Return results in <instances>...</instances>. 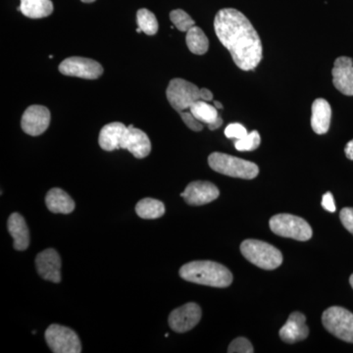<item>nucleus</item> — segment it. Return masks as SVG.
<instances>
[{
    "instance_id": "obj_37",
    "label": "nucleus",
    "mask_w": 353,
    "mask_h": 353,
    "mask_svg": "<svg viewBox=\"0 0 353 353\" xmlns=\"http://www.w3.org/2000/svg\"><path fill=\"white\" fill-rule=\"evenodd\" d=\"M82 2H85V3H92V2H94L95 0H81Z\"/></svg>"
},
{
    "instance_id": "obj_14",
    "label": "nucleus",
    "mask_w": 353,
    "mask_h": 353,
    "mask_svg": "<svg viewBox=\"0 0 353 353\" xmlns=\"http://www.w3.org/2000/svg\"><path fill=\"white\" fill-rule=\"evenodd\" d=\"M36 266L39 276L43 280L50 281L55 284L61 282V259L57 250L48 248L39 253L36 259Z\"/></svg>"
},
{
    "instance_id": "obj_31",
    "label": "nucleus",
    "mask_w": 353,
    "mask_h": 353,
    "mask_svg": "<svg viewBox=\"0 0 353 353\" xmlns=\"http://www.w3.org/2000/svg\"><path fill=\"white\" fill-rule=\"evenodd\" d=\"M341 224L353 234V208H345L341 209L340 213Z\"/></svg>"
},
{
    "instance_id": "obj_22",
    "label": "nucleus",
    "mask_w": 353,
    "mask_h": 353,
    "mask_svg": "<svg viewBox=\"0 0 353 353\" xmlns=\"http://www.w3.org/2000/svg\"><path fill=\"white\" fill-rule=\"evenodd\" d=\"M185 41H187V46L190 52L194 53V54H205L208 51L209 41L208 37L205 36L201 28L196 27V26L187 32Z\"/></svg>"
},
{
    "instance_id": "obj_13",
    "label": "nucleus",
    "mask_w": 353,
    "mask_h": 353,
    "mask_svg": "<svg viewBox=\"0 0 353 353\" xmlns=\"http://www.w3.org/2000/svg\"><path fill=\"white\" fill-rule=\"evenodd\" d=\"M120 148L127 150L138 159H143L152 152V143L145 132L130 125L121 141Z\"/></svg>"
},
{
    "instance_id": "obj_20",
    "label": "nucleus",
    "mask_w": 353,
    "mask_h": 353,
    "mask_svg": "<svg viewBox=\"0 0 353 353\" xmlns=\"http://www.w3.org/2000/svg\"><path fill=\"white\" fill-rule=\"evenodd\" d=\"M46 204L48 210L59 214H70L75 209V201L67 192L58 188H54L48 192Z\"/></svg>"
},
{
    "instance_id": "obj_2",
    "label": "nucleus",
    "mask_w": 353,
    "mask_h": 353,
    "mask_svg": "<svg viewBox=\"0 0 353 353\" xmlns=\"http://www.w3.org/2000/svg\"><path fill=\"white\" fill-rule=\"evenodd\" d=\"M181 278L194 284L214 288H227L233 283V274L217 262L192 261L180 269Z\"/></svg>"
},
{
    "instance_id": "obj_27",
    "label": "nucleus",
    "mask_w": 353,
    "mask_h": 353,
    "mask_svg": "<svg viewBox=\"0 0 353 353\" xmlns=\"http://www.w3.org/2000/svg\"><path fill=\"white\" fill-rule=\"evenodd\" d=\"M260 143H261V139H260L259 132L252 131L246 134L245 138L236 139L234 148L239 152H253L259 148Z\"/></svg>"
},
{
    "instance_id": "obj_15",
    "label": "nucleus",
    "mask_w": 353,
    "mask_h": 353,
    "mask_svg": "<svg viewBox=\"0 0 353 353\" xmlns=\"http://www.w3.org/2000/svg\"><path fill=\"white\" fill-rule=\"evenodd\" d=\"M334 88L341 94L353 95V60L350 57L336 58L332 70Z\"/></svg>"
},
{
    "instance_id": "obj_25",
    "label": "nucleus",
    "mask_w": 353,
    "mask_h": 353,
    "mask_svg": "<svg viewBox=\"0 0 353 353\" xmlns=\"http://www.w3.org/2000/svg\"><path fill=\"white\" fill-rule=\"evenodd\" d=\"M137 22L139 29L148 36H153L158 31V22L154 14L145 8L139 9L137 13Z\"/></svg>"
},
{
    "instance_id": "obj_19",
    "label": "nucleus",
    "mask_w": 353,
    "mask_h": 353,
    "mask_svg": "<svg viewBox=\"0 0 353 353\" xmlns=\"http://www.w3.org/2000/svg\"><path fill=\"white\" fill-rule=\"evenodd\" d=\"M332 108L324 99H317L312 104L311 127L318 134H324L329 131L331 124Z\"/></svg>"
},
{
    "instance_id": "obj_32",
    "label": "nucleus",
    "mask_w": 353,
    "mask_h": 353,
    "mask_svg": "<svg viewBox=\"0 0 353 353\" xmlns=\"http://www.w3.org/2000/svg\"><path fill=\"white\" fill-rule=\"evenodd\" d=\"M322 206L325 210L329 212H334L336 211V204H334V196L331 192H326L322 197Z\"/></svg>"
},
{
    "instance_id": "obj_10",
    "label": "nucleus",
    "mask_w": 353,
    "mask_h": 353,
    "mask_svg": "<svg viewBox=\"0 0 353 353\" xmlns=\"http://www.w3.org/2000/svg\"><path fill=\"white\" fill-rule=\"evenodd\" d=\"M201 314V309L196 303L185 304L172 311L169 315V326L176 333H185L199 324Z\"/></svg>"
},
{
    "instance_id": "obj_21",
    "label": "nucleus",
    "mask_w": 353,
    "mask_h": 353,
    "mask_svg": "<svg viewBox=\"0 0 353 353\" xmlns=\"http://www.w3.org/2000/svg\"><path fill=\"white\" fill-rule=\"evenodd\" d=\"M18 10L26 17L41 19L52 14L53 4L51 0H21Z\"/></svg>"
},
{
    "instance_id": "obj_11",
    "label": "nucleus",
    "mask_w": 353,
    "mask_h": 353,
    "mask_svg": "<svg viewBox=\"0 0 353 353\" xmlns=\"http://www.w3.org/2000/svg\"><path fill=\"white\" fill-rule=\"evenodd\" d=\"M50 110L46 106L32 105L23 114L21 126L30 136H41L50 127Z\"/></svg>"
},
{
    "instance_id": "obj_6",
    "label": "nucleus",
    "mask_w": 353,
    "mask_h": 353,
    "mask_svg": "<svg viewBox=\"0 0 353 353\" xmlns=\"http://www.w3.org/2000/svg\"><path fill=\"white\" fill-rule=\"evenodd\" d=\"M322 322L325 329L336 338L353 343V314L347 309L333 306L324 311Z\"/></svg>"
},
{
    "instance_id": "obj_16",
    "label": "nucleus",
    "mask_w": 353,
    "mask_h": 353,
    "mask_svg": "<svg viewBox=\"0 0 353 353\" xmlns=\"http://www.w3.org/2000/svg\"><path fill=\"white\" fill-rule=\"evenodd\" d=\"M279 334L280 338L288 343L305 340L309 334L305 316L301 312L292 313Z\"/></svg>"
},
{
    "instance_id": "obj_28",
    "label": "nucleus",
    "mask_w": 353,
    "mask_h": 353,
    "mask_svg": "<svg viewBox=\"0 0 353 353\" xmlns=\"http://www.w3.org/2000/svg\"><path fill=\"white\" fill-rule=\"evenodd\" d=\"M228 352L252 353L254 352V350H253L252 345L248 339L238 338L232 341L231 345H230L229 350H228Z\"/></svg>"
},
{
    "instance_id": "obj_34",
    "label": "nucleus",
    "mask_w": 353,
    "mask_h": 353,
    "mask_svg": "<svg viewBox=\"0 0 353 353\" xmlns=\"http://www.w3.org/2000/svg\"><path fill=\"white\" fill-rule=\"evenodd\" d=\"M345 155L350 160H353V139L348 141L347 146L345 148Z\"/></svg>"
},
{
    "instance_id": "obj_36",
    "label": "nucleus",
    "mask_w": 353,
    "mask_h": 353,
    "mask_svg": "<svg viewBox=\"0 0 353 353\" xmlns=\"http://www.w3.org/2000/svg\"><path fill=\"white\" fill-rule=\"evenodd\" d=\"M214 106L218 109V110L224 108V106L222 105V103H221L220 101H214Z\"/></svg>"
},
{
    "instance_id": "obj_38",
    "label": "nucleus",
    "mask_w": 353,
    "mask_h": 353,
    "mask_svg": "<svg viewBox=\"0 0 353 353\" xmlns=\"http://www.w3.org/2000/svg\"><path fill=\"white\" fill-rule=\"evenodd\" d=\"M350 285H352V289H353V274L352 276H350Z\"/></svg>"
},
{
    "instance_id": "obj_4",
    "label": "nucleus",
    "mask_w": 353,
    "mask_h": 353,
    "mask_svg": "<svg viewBox=\"0 0 353 353\" xmlns=\"http://www.w3.org/2000/svg\"><path fill=\"white\" fill-rule=\"evenodd\" d=\"M241 252L248 261L264 270H274L283 263L280 250L265 241L246 240L241 245Z\"/></svg>"
},
{
    "instance_id": "obj_12",
    "label": "nucleus",
    "mask_w": 353,
    "mask_h": 353,
    "mask_svg": "<svg viewBox=\"0 0 353 353\" xmlns=\"http://www.w3.org/2000/svg\"><path fill=\"white\" fill-rule=\"evenodd\" d=\"M220 192L212 183L205 181H196L190 183L181 196L190 205L199 206L210 203L219 197Z\"/></svg>"
},
{
    "instance_id": "obj_24",
    "label": "nucleus",
    "mask_w": 353,
    "mask_h": 353,
    "mask_svg": "<svg viewBox=\"0 0 353 353\" xmlns=\"http://www.w3.org/2000/svg\"><path fill=\"white\" fill-rule=\"evenodd\" d=\"M189 110L197 120L201 121L204 124H213L218 118L220 117L218 113V109L215 106L211 105L208 101H197L190 106Z\"/></svg>"
},
{
    "instance_id": "obj_1",
    "label": "nucleus",
    "mask_w": 353,
    "mask_h": 353,
    "mask_svg": "<svg viewBox=\"0 0 353 353\" xmlns=\"http://www.w3.org/2000/svg\"><path fill=\"white\" fill-rule=\"evenodd\" d=\"M214 29L239 68L252 71L259 66L263 57L261 39L243 13L234 8L221 9L215 16Z\"/></svg>"
},
{
    "instance_id": "obj_3",
    "label": "nucleus",
    "mask_w": 353,
    "mask_h": 353,
    "mask_svg": "<svg viewBox=\"0 0 353 353\" xmlns=\"http://www.w3.org/2000/svg\"><path fill=\"white\" fill-rule=\"evenodd\" d=\"M208 164L217 173L233 178L252 180L259 174L256 164L226 153L214 152L209 155Z\"/></svg>"
},
{
    "instance_id": "obj_7",
    "label": "nucleus",
    "mask_w": 353,
    "mask_h": 353,
    "mask_svg": "<svg viewBox=\"0 0 353 353\" xmlns=\"http://www.w3.org/2000/svg\"><path fill=\"white\" fill-rule=\"evenodd\" d=\"M167 99L176 112L185 111L197 101H202L201 88L183 79H173L167 88Z\"/></svg>"
},
{
    "instance_id": "obj_30",
    "label": "nucleus",
    "mask_w": 353,
    "mask_h": 353,
    "mask_svg": "<svg viewBox=\"0 0 353 353\" xmlns=\"http://www.w3.org/2000/svg\"><path fill=\"white\" fill-rule=\"evenodd\" d=\"M179 114L182 117L183 122L192 131L201 132L203 130V125H202L201 121L197 120L190 111L189 112H187V110L181 111Z\"/></svg>"
},
{
    "instance_id": "obj_9",
    "label": "nucleus",
    "mask_w": 353,
    "mask_h": 353,
    "mask_svg": "<svg viewBox=\"0 0 353 353\" xmlns=\"http://www.w3.org/2000/svg\"><path fill=\"white\" fill-rule=\"evenodd\" d=\"M60 73L65 76L95 80L103 74V68L99 62L83 57H70L59 65Z\"/></svg>"
},
{
    "instance_id": "obj_26",
    "label": "nucleus",
    "mask_w": 353,
    "mask_h": 353,
    "mask_svg": "<svg viewBox=\"0 0 353 353\" xmlns=\"http://www.w3.org/2000/svg\"><path fill=\"white\" fill-rule=\"evenodd\" d=\"M170 19L176 29L181 32H187L196 25V22L192 20L189 14L185 12L182 9H176V10L172 11Z\"/></svg>"
},
{
    "instance_id": "obj_8",
    "label": "nucleus",
    "mask_w": 353,
    "mask_h": 353,
    "mask_svg": "<svg viewBox=\"0 0 353 353\" xmlns=\"http://www.w3.org/2000/svg\"><path fill=\"white\" fill-rule=\"evenodd\" d=\"M46 340L54 353H80L82 345L78 334L67 327L53 324L46 331Z\"/></svg>"
},
{
    "instance_id": "obj_18",
    "label": "nucleus",
    "mask_w": 353,
    "mask_h": 353,
    "mask_svg": "<svg viewBox=\"0 0 353 353\" xmlns=\"http://www.w3.org/2000/svg\"><path fill=\"white\" fill-rule=\"evenodd\" d=\"M128 127L120 122L110 123L102 128L99 138V145L102 150L106 152L119 150L121 141Z\"/></svg>"
},
{
    "instance_id": "obj_33",
    "label": "nucleus",
    "mask_w": 353,
    "mask_h": 353,
    "mask_svg": "<svg viewBox=\"0 0 353 353\" xmlns=\"http://www.w3.org/2000/svg\"><path fill=\"white\" fill-rule=\"evenodd\" d=\"M202 101H211L213 99V94L208 88H201Z\"/></svg>"
},
{
    "instance_id": "obj_23",
    "label": "nucleus",
    "mask_w": 353,
    "mask_h": 353,
    "mask_svg": "<svg viewBox=\"0 0 353 353\" xmlns=\"http://www.w3.org/2000/svg\"><path fill=\"white\" fill-rule=\"evenodd\" d=\"M136 212L143 219H157L164 215L165 206L157 199H143L137 204Z\"/></svg>"
},
{
    "instance_id": "obj_17",
    "label": "nucleus",
    "mask_w": 353,
    "mask_h": 353,
    "mask_svg": "<svg viewBox=\"0 0 353 353\" xmlns=\"http://www.w3.org/2000/svg\"><path fill=\"white\" fill-rule=\"evenodd\" d=\"M7 227L14 240V248L20 252L27 250L30 245V232L23 216L19 213L11 214Z\"/></svg>"
},
{
    "instance_id": "obj_5",
    "label": "nucleus",
    "mask_w": 353,
    "mask_h": 353,
    "mask_svg": "<svg viewBox=\"0 0 353 353\" xmlns=\"http://www.w3.org/2000/svg\"><path fill=\"white\" fill-rule=\"evenodd\" d=\"M270 229L283 238L306 241L312 238V229L303 218L290 214H277L271 218Z\"/></svg>"
},
{
    "instance_id": "obj_29",
    "label": "nucleus",
    "mask_w": 353,
    "mask_h": 353,
    "mask_svg": "<svg viewBox=\"0 0 353 353\" xmlns=\"http://www.w3.org/2000/svg\"><path fill=\"white\" fill-rule=\"evenodd\" d=\"M248 134L245 127L239 124V123L228 125L226 129H225V136L228 139H241L245 138Z\"/></svg>"
},
{
    "instance_id": "obj_35",
    "label": "nucleus",
    "mask_w": 353,
    "mask_h": 353,
    "mask_svg": "<svg viewBox=\"0 0 353 353\" xmlns=\"http://www.w3.org/2000/svg\"><path fill=\"white\" fill-rule=\"evenodd\" d=\"M223 124V119L222 117L218 118L217 120L215 121L213 124L209 125V130H211V131H214V130L219 129L221 126H222Z\"/></svg>"
}]
</instances>
